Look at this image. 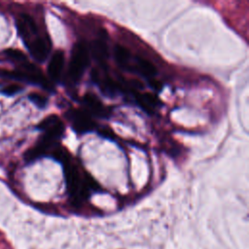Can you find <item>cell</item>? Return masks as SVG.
<instances>
[{
	"label": "cell",
	"mask_w": 249,
	"mask_h": 249,
	"mask_svg": "<svg viewBox=\"0 0 249 249\" xmlns=\"http://www.w3.org/2000/svg\"><path fill=\"white\" fill-rule=\"evenodd\" d=\"M66 188L69 196L75 199L86 198L89 195V190H93L95 181L87 174L83 178L78 170V167L69 162L68 159L62 161Z\"/></svg>",
	"instance_id": "1"
},
{
	"label": "cell",
	"mask_w": 249,
	"mask_h": 249,
	"mask_svg": "<svg viewBox=\"0 0 249 249\" xmlns=\"http://www.w3.org/2000/svg\"><path fill=\"white\" fill-rule=\"evenodd\" d=\"M89 64V51L84 43H77L71 51V56L68 65L67 78L70 82L78 83L85 70Z\"/></svg>",
	"instance_id": "2"
},
{
	"label": "cell",
	"mask_w": 249,
	"mask_h": 249,
	"mask_svg": "<svg viewBox=\"0 0 249 249\" xmlns=\"http://www.w3.org/2000/svg\"><path fill=\"white\" fill-rule=\"evenodd\" d=\"M73 130L79 134L92 131L96 124L91 119V116L83 109H69L65 114Z\"/></svg>",
	"instance_id": "3"
},
{
	"label": "cell",
	"mask_w": 249,
	"mask_h": 249,
	"mask_svg": "<svg viewBox=\"0 0 249 249\" xmlns=\"http://www.w3.org/2000/svg\"><path fill=\"white\" fill-rule=\"evenodd\" d=\"M37 128L44 132L42 135L45 139L56 143L63 135L65 126L62 121L56 115H50L41 121Z\"/></svg>",
	"instance_id": "4"
},
{
	"label": "cell",
	"mask_w": 249,
	"mask_h": 249,
	"mask_svg": "<svg viewBox=\"0 0 249 249\" xmlns=\"http://www.w3.org/2000/svg\"><path fill=\"white\" fill-rule=\"evenodd\" d=\"M16 25L18 35L22 39L25 46L40 36L35 20L27 14L18 15V17L17 18Z\"/></svg>",
	"instance_id": "5"
},
{
	"label": "cell",
	"mask_w": 249,
	"mask_h": 249,
	"mask_svg": "<svg viewBox=\"0 0 249 249\" xmlns=\"http://www.w3.org/2000/svg\"><path fill=\"white\" fill-rule=\"evenodd\" d=\"M89 51L91 53L94 60L97 62L101 70L107 67L108 59V47L106 42V36L104 37L101 33L99 36L92 41ZM105 71V70H104Z\"/></svg>",
	"instance_id": "6"
},
{
	"label": "cell",
	"mask_w": 249,
	"mask_h": 249,
	"mask_svg": "<svg viewBox=\"0 0 249 249\" xmlns=\"http://www.w3.org/2000/svg\"><path fill=\"white\" fill-rule=\"evenodd\" d=\"M82 102L85 105V110L90 115L99 118H104L109 115V108H107L99 98L92 94L91 92H87L83 98Z\"/></svg>",
	"instance_id": "7"
},
{
	"label": "cell",
	"mask_w": 249,
	"mask_h": 249,
	"mask_svg": "<svg viewBox=\"0 0 249 249\" xmlns=\"http://www.w3.org/2000/svg\"><path fill=\"white\" fill-rule=\"evenodd\" d=\"M28 52L30 53L31 56L38 62H44L49 55L51 45L48 39L44 38L43 36L37 37L35 40L31 41L29 44L26 45Z\"/></svg>",
	"instance_id": "8"
},
{
	"label": "cell",
	"mask_w": 249,
	"mask_h": 249,
	"mask_svg": "<svg viewBox=\"0 0 249 249\" xmlns=\"http://www.w3.org/2000/svg\"><path fill=\"white\" fill-rule=\"evenodd\" d=\"M129 71L136 73L149 81L152 79H155L154 77L157 74V68L156 66L147 58L143 56H135L134 59L131 61Z\"/></svg>",
	"instance_id": "9"
},
{
	"label": "cell",
	"mask_w": 249,
	"mask_h": 249,
	"mask_svg": "<svg viewBox=\"0 0 249 249\" xmlns=\"http://www.w3.org/2000/svg\"><path fill=\"white\" fill-rule=\"evenodd\" d=\"M131 94H133L135 103L147 114H152L154 110L161 104L158 96L153 93H148V92L140 93L137 90H132Z\"/></svg>",
	"instance_id": "10"
},
{
	"label": "cell",
	"mask_w": 249,
	"mask_h": 249,
	"mask_svg": "<svg viewBox=\"0 0 249 249\" xmlns=\"http://www.w3.org/2000/svg\"><path fill=\"white\" fill-rule=\"evenodd\" d=\"M64 67V53L62 51H55L52 55L48 64V74L52 81L58 82Z\"/></svg>",
	"instance_id": "11"
},
{
	"label": "cell",
	"mask_w": 249,
	"mask_h": 249,
	"mask_svg": "<svg viewBox=\"0 0 249 249\" xmlns=\"http://www.w3.org/2000/svg\"><path fill=\"white\" fill-rule=\"evenodd\" d=\"M114 59L116 64L121 69H123L124 71H129L132 61V54L126 47L120 44L116 45L114 47Z\"/></svg>",
	"instance_id": "12"
},
{
	"label": "cell",
	"mask_w": 249,
	"mask_h": 249,
	"mask_svg": "<svg viewBox=\"0 0 249 249\" xmlns=\"http://www.w3.org/2000/svg\"><path fill=\"white\" fill-rule=\"evenodd\" d=\"M28 98L29 100L35 105L37 106L38 108L40 109H43L47 106V103H48V99L46 96L40 94V93H37V92H32L28 95Z\"/></svg>",
	"instance_id": "13"
},
{
	"label": "cell",
	"mask_w": 249,
	"mask_h": 249,
	"mask_svg": "<svg viewBox=\"0 0 249 249\" xmlns=\"http://www.w3.org/2000/svg\"><path fill=\"white\" fill-rule=\"evenodd\" d=\"M4 53L7 55V56H9L10 58H12L13 60H16V61H18V62H24V61H26V56H25V54L22 53V52H20V51H18V50H15V49H8V50H6L5 52H4Z\"/></svg>",
	"instance_id": "14"
},
{
	"label": "cell",
	"mask_w": 249,
	"mask_h": 249,
	"mask_svg": "<svg viewBox=\"0 0 249 249\" xmlns=\"http://www.w3.org/2000/svg\"><path fill=\"white\" fill-rule=\"evenodd\" d=\"M22 89H23V88L18 86V85H9V86H7V87H5L4 89H1V93L5 94V95H8V96H12V95H15V94L18 93Z\"/></svg>",
	"instance_id": "15"
}]
</instances>
